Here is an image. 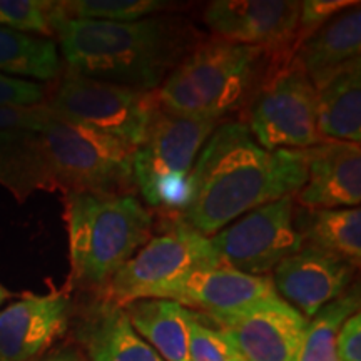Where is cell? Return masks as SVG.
Instances as JSON below:
<instances>
[{
    "instance_id": "f546056e",
    "label": "cell",
    "mask_w": 361,
    "mask_h": 361,
    "mask_svg": "<svg viewBox=\"0 0 361 361\" xmlns=\"http://www.w3.org/2000/svg\"><path fill=\"white\" fill-rule=\"evenodd\" d=\"M51 116L45 102L30 107H0V130H39Z\"/></svg>"
},
{
    "instance_id": "e0dca14e",
    "label": "cell",
    "mask_w": 361,
    "mask_h": 361,
    "mask_svg": "<svg viewBox=\"0 0 361 361\" xmlns=\"http://www.w3.org/2000/svg\"><path fill=\"white\" fill-rule=\"evenodd\" d=\"M301 69L306 72L316 89L333 74L360 59L361 52V8L360 2L314 30L298 45Z\"/></svg>"
},
{
    "instance_id": "277c9868",
    "label": "cell",
    "mask_w": 361,
    "mask_h": 361,
    "mask_svg": "<svg viewBox=\"0 0 361 361\" xmlns=\"http://www.w3.org/2000/svg\"><path fill=\"white\" fill-rule=\"evenodd\" d=\"M72 276L106 288L151 239L154 216L134 194H64Z\"/></svg>"
},
{
    "instance_id": "d6a6232c",
    "label": "cell",
    "mask_w": 361,
    "mask_h": 361,
    "mask_svg": "<svg viewBox=\"0 0 361 361\" xmlns=\"http://www.w3.org/2000/svg\"><path fill=\"white\" fill-rule=\"evenodd\" d=\"M47 361H82V360L78 358L75 355H62V356H56V358L47 360Z\"/></svg>"
},
{
    "instance_id": "9a60e30c",
    "label": "cell",
    "mask_w": 361,
    "mask_h": 361,
    "mask_svg": "<svg viewBox=\"0 0 361 361\" xmlns=\"http://www.w3.org/2000/svg\"><path fill=\"white\" fill-rule=\"evenodd\" d=\"M305 156L306 180L296 194L301 206L310 211L360 207V144L326 141L305 149Z\"/></svg>"
},
{
    "instance_id": "ffe728a7",
    "label": "cell",
    "mask_w": 361,
    "mask_h": 361,
    "mask_svg": "<svg viewBox=\"0 0 361 361\" xmlns=\"http://www.w3.org/2000/svg\"><path fill=\"white\" fill-rule=\"evenodd\" d=\"M0 186L19 202L37 191H57L37 130H0Z\"/></svg>"
},
{
    "instance_id": "d6986e66",
    "label": "cell",
    "mask_w": 361,
    "mask_h": 361,
    "mask_svg": "<svg viewBox=\"0 0 361 361\" xmlns=\"http://www.w3.org/2000/svg\"><path fill=\"white\" fill-rule=\"evenodd\" d=\"M316 123L324 142H361V61L350 62L316 89Z\"/></svg>"
},
{
    "instance_id": "52a82bcc",
    "label": "cell",
    "mask_w": 361,
    "mask_h": 361,
    "mask_svg": "<svg viewBox=\"0 0 361 361\" xmlns=\"http://www.w3.org/2000/svg\"><path fill=\"white\" fill-rule=\"evenodd\" d=\"M45 106L54 116L96 130L130 149L146 142L161 107L156 92L69 72Z\"/></svg>"
},
{
    "instance_id": "8992f818",
    "label": "cell",
    "mask_w": 361,
    "mask_h": 361,
    "mask_svg": "<svg viewBox=\"0 0 361 361\" xmlns=\"http://www.w3.org/2000/svg\"><path fill=\"white\" fill-rule=\"evenodd\" d=\"M219 121L159 111L146 142L134 151L133 180L151 207L180 211L197 156Z\"/></svg>"
},
{
    "instance_id": "8fae6325",
    "label": "cell",
    "mask_w": 361,
    "mask_h": 361,
    "mask_svg": "<svg viewBox=\"0 0 361 361\" xmlns=\"http://www.w3.org/2000/svg\"><path fill=\"white\" fill-rule=\"evenodd\" d=\"M214 322L241 361H296L310 319L273 293Z\"/></svg>"
},
{
    "instance_id": "9c48e42d",
    "label": "cell",
    "mask_w": 361,
    "mask_h": 361,
    "mask_svg": "<svg viewBox=\"0 0 361 361\" xmlns=\"http://www.w3.org/2000/svg\"><path fill=\"white\" fill-rule=\"evenodd\" d=\"M246 126L268 151H300L324 142L316 123V87L296 59L269 72L251 99Z\"/></svg>"
},
{
    "instance_id": "1f68e13d",
    "label": "cell",
    "mask_w": 361,
    "mask_h": 361,
    "mask_svg": "<svg viewBox=\"0 0 361 361\" xmlns=\"http://www.w3.org/2000/svg\"><path fill=\"white\" fill-rule=\"evenodd\" d=\"M13 298H17L16 293H12L8 288L4 286V284H0V308H2L4 305L7 303V301L13 300Z\"/></svg>"
},
{
    "instance_id": "83f0119b",
    "label": "cell",
    "mask_w": 361,
    "mask_h": 361,
    "mask_svg": "<svg viewBox=\"0 0 361 361\" xmlns=\"http://www.w3.org/2000/svg\"><path fill=\"white\" fill-rule=\"evenodd\" d=\"M353 0H303L300 12L298 45L333 17L353 6Z\"/></svg>"
},
{
    "instance_id": "7a4b0ae2",
    "label": "cell",
    "mask_w": 361,
    "mask_h": 361,
    "mask_svg": "<svg viewBox=\"0 0 361 361\" xmlns=\"http://www.w3.org/2000/svg\"><path fill=\"white\" fill-rule=\"evenodd\" d=\"M56 34L69 72L146 92H156L197 45L186 20L162 13L134 22L67 17Z\"/></svg>"
},
{
    "instance_id": "4fadbf2b",
    "label": "cell",
    "mask_w": 361,
    "mask_h": 361,
    "mask_svg": "<svg viewBox=\"0 0 361 361\" xmlns=\"http://www.w3.org/2000/svg\"><path fill=\"white\" fill-rule=\"evenodd\" d=\"M355 268L335 255L303 246L273 269L271 281L279 298L311 319L348 290Z\"/></svg>"
},
{
    "instance_id": "7402d4cb",
    "label": "cell",
    "mask_w": 361,
    "mask_h": 361,
    "mask_svg": "<svg viewBox=\"0 0 361 361\" xmlns=\"http://www.w3.org/2000/svg\"><path fill=\"white\" fill-rule=\"evenodd\" d=\"M59 72L61 56L52 39L0 27V75L40 84Z\"/></svg>"
},
{
    "instance_id": "3957f363",
    "label": "cell",
    "mask_w": 361,
    "mask_h": 361,
    "mask_svg": "<svg viewBox=\"0 0 361 361\" xmlns=\"http://www.w3.org/2000/svg\"><path fill=\"white\" fill-rule=\"evenodd\" d=\"M269 51L213 37L197 44L156 90L161 109L186 117H221L247 106L268 78Z\"/></svg>"
},
{
    "instance_id": "d4e9b609",
    "label": "cell",
    "mask_w": 361,
    "mask_h": 361,
    "mask_svg": "<svg viewBox=\"0 0 361 361\" xmlns=\"http://www.w3.org/2000/svg\"><path fill=\"white\" fill-rule=\"evenodd\" d=\"M67 19L62 2L45 0H0V27L17 32L49 37Z\"/></svg>"
},
{
    "instance_id": "cb8c5ba5",
    "label": "cell",
    "mask_w": 361,
    "mask_h": 361,
    "mask_svg": "<svg viewBox=\"0 0 361 361\" xmlns=\"http://www.w3.org/2000/svg\"><path fill=\"white\" fill-rule=\"evenodd\" d=\"M358 308L360 291L355 288L319 310L308 322L296 361H338V333L351 314L358 313Z\"/></svg>"
},
{
    "instance_id": "ba28073f",
    "label": "cell",
    "mask_w": 361,
    "mask_h": 361,
    "mask_svg": "<svg viewBox=\"0 0 361 361\" xmlns=\"http://www.w3.org/2000/svg\"><path fill=\"white\" fill-rule=\"evenodd\" d=\"M219 261L209 238L178 223L151 238L106 284V300L126 306L139 300H173L194 271Z\"/></svg>"
},
{
    "instance_id": "5bb4252c",
    "label": "cell",
    "mask_w": 361,
    "mask_h": 361,
    "mask_svg": "<svg viewBox=\"0 0 361 361\" xmlns=\"http://www.w3.org/2000/svg\"><path fill=\"white\" fill-rule=\"evenodd\" d=\"M71 300L64 293L24 295L0 310V361H30L64 335Z\"/></svg>"
},
{
    "instance_id": "2e32d148",
    "label": "cell",
    "mask_w": 361,
    "mask_h": 361,
    "mask_svg": "<svg viewBox=\"0 0 361 361\" xmlns=\"http://www.w3.org/2000/svg\"><path fill=\"white\" fill-rule=\"evenodd\" d=\"M273 293L276 291L269 276L246 274L219 259L194 271L171 301L188 310H200L211 319H221L250 308Z\"/></svg>"
},
{
    "instance_id": "5b68a950",
    "label": "cell",
    "mask_w": 361,
    "mask_h": 361,
    "mask_svg": "<svg viewBox=\"0 0 361 361\" xmlns=\"http://www.w3.org/2000/svg\"><path fill=\"white\" fill-rule=\"evenodd\" d=\"M57 191L130 194L134 149L57 116L37 130Z\"/></svg>"
},
{
    "instance_id": "7c38bea8",
    "label": "cell",
    "mask_w": 361,
    "mask_h": 361,
    "mask_svg": "<svg viewBox=\"0 0 361 361\" xmlns=\"http://www.w3.org/2000/svg\"><path fill=\"white\" fill-rule=\"evenodd\" d=\"M300 12L298 0H214L202 19L214 37L273 52L298 45Z\"/></svg>"
},
{
    "instance_id": "ac0fdd59",
    "label": "cell",
    "mask_w": 361,
    "mask_h": 361,
    "mask_svg": "<svg viewBox=\"0 0 361 361\" xmlns=\"http://www.w3.org/2000/svg\"><path fill=\"white\" fill-rule=\"evenodd\" d=\"M90 361H164L139 336L124 306L104 300L80 326Z\"/></svg>"
},
{
    "instance_id": "4316f807",
    "label": "cell",
    "mask_w": 361,
    "mask_h": 361,
    "mask_svg": "<svg viewBox=\"0 0 361 361\" xmlns=\"http://www.w3.org/2000/svg\"><path fill=\"white\" fill-rule=\"evenodd\" d=\"M186 319L191 361H241L219 328L207 326L192 310H188Z\"/></svg>"
},
{
    "instance_id": "30bf717a",
    "label": "cell",
    "mask_w": 361,
    "mask_h": 361,
    "mask_svg": "<svg viewBox=\"0 0 361 361\" xmlns=\"http://www.w3.org/2000/svg\"><path fill=\"white\" fill-rule=\"evenodd\" d=\"M223 263L252 276H268L284 258L305 246L296 228L295 196L243 214L209 238Z\"/></svg>"
},
{
    "instance_id": "f1b7e54d",
    "label": "cell",
    "mask_w": 361,
    "mask_h": 361,
    "mask_svg": "<svg viewBox=\"0 0 361 361\" xmlns=\"http://www.w3.org/2000/svg\"><path fill=\"white\" fill-rule=\"evenodd\" d=\"M45 102V87L39 82L0 75V107H30Z\"/></svg>"
},
{
    "instance_id": "484cf974",
    "label": "cell",
    "mask_w": 361,
    "mask_h": 361,
    "mask_svg": "<svg viewBox=\"0 0 361 361\" xmlns=\"http://www.w3.org/2000/svg\"><path fill=\"white\" fill-rule=\"evenodd\" d=\"M71 19L101 22H134L159 16L171 7L164 0H75L62 2Z\"/></svg>"
},
{
    "instance_id": "44dd1931",
    "label": "cell",
    "mask_w": 361,
    "mask_h": 361,
    "mask_svg": "<svg viewBox=\"0 0 361 361\" xmlns=\"http://www.w3.org/2000/svg\"><path fill=\"white\" fill-rule=\"evenodd\" d=\"M124 310L139 336L162 360L191 361L188 308L169 300H139L126 305Z\"/></svg>"
},
{
    "instance_id": "603a6c76",
    "label": "cell",
    "mask_w": 361,
    "mask_h": 361,
    "mask_svg": "<svg viewBox=\"0 0 361 361\" xmlns=\"http://www.w3.org/2000/svg\"><path fill=\"white\" fill-rule=\"evenodd\" d=\"M305 246H313L329 255L358 266L361 259V209L340 207V209L310 211L303 229Z\"/></svg>"
},
{
    "instance_id": "4dcf8cb0",
    "label": "cell",
    "mask_w": 361,
    "mask_h": 361,
    "mask_svg": "<svg viewBox=\"0 0 361 361\" xmlns=\"http://www.w3.org/2000/svg\"><path fill=\"white\" fill-rule=\"evenodd\" d=\"M338 361H361V316L351 314L338 333L336 340Z\"/></svg>"
},
{
    "instance_id": "6da1fadb",
    "label": "cell",
    "mask_w": 361,
    "mask_h": 361,
    "mask_svg": "<svg viewBox=\"0 0 361 361\" xmlns=\"http://www.w3.org/2000/svg\"><path fill=\"white\" fill-rule=\"evenodd\" d=\"M305 180V149L268 151L246 123L218 124L194 162L179 223L211 238L256 207L295 196Z\"/></svg>"
}]
</instances>
